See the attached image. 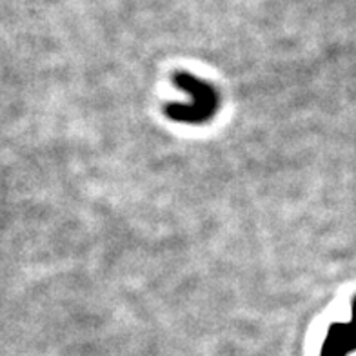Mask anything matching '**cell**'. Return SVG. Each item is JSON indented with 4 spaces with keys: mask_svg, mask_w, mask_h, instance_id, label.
Here are the masks:
<instances>
[{
    "mask_svg": "<svg viewBox=\"0 0 356 356\" xmlns=\"http://www.w3.org/2000/svg\"><path fill=\"white\" fill-rule=\"evenodd\" d=\"M177 86L189 95V102L169 104L165 115L175 122L204 124L215 115L218 109V93L215 88L206 82H200L188 73H178L175 76Z\"/></svg>",
    "mask_w": 356,
    "mask_h": 356,
    "instance_id": "obj_1",
    "label": "cell"
},
{
    "mask_svg": "<svg viewBox=\"0 0 356 356\" xmlns=\"http://www.w3.org/2000/svg\"><path fill=\"white\" fill-rule=\"evenodd\" d=\"M356 349V300L353 305L351 322L334 323L323 342L322 356H347Z\"/></svg>",
    "mask_w": 356,
    "mask_h": 356,
    "instance_id": "obj_2",
    "label": "cell"
}]
</instances>
